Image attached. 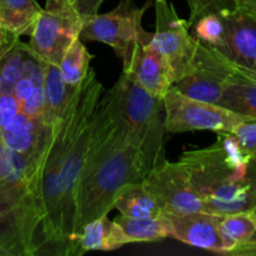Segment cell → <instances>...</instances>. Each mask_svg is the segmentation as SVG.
<instances>
[{"mask_svg":"<svg viewBox=\"0 0 256 256\" xmlns=\"http://www.w3.org/2000/svg\"><path fill=\"white\" fill-rule=\"evenodd\" d=\"M72 2H75V0H72Z\"/></svg>","mask_w":256,"mask_h":256,"instance_id":"33","label":"cell"},{"mask_svg":"<svg viewBox=\"0 0 256 256\" xmlns=\"http://www.w3.org/2000/svg\"><path fill=\"white\" fill-rule=\"evenodd\" d=\"M165 132H186L195 130L234 132L240 124L249 122L245 116L220 105L192 99L174 88L162 98Z\"/></svg>","mask_w":256,"mask_h":256,"instance_id":"7","label":"cell"},{"mask_svg":"<svg viewBox=\"0 0 256 256\" xmlns=\"http://www.w3.org/2000/svg\"><path fill=\"white\" fill-rule=\"evenodd\" d=\"M102 85L94 69L78 86L62 116L52 128L48 138L44 162L42 166V198L45 212V248L42 255L64 256L62 238L59 178L70 146L82 130L89 124L102 98Z\"/></svg>","mask_w":256,"mask_h":256,"instance_id":"3","label":"cell"},{"mask_svg":"<svg viewBox=\"0 0 256 256\" xmlns=\"http://www.w3.org/2000/svg\"><path fill=\"white\" fill-rule=\"evenodd\" d=\"M222 22V40L215 49L242 74L256 79V18L234 0H212Z\"/></svg>","mask_w":256,"mask_h":256,"instance_id":"8","label":"cell"},{"mask_svg":"<svg viewBox=\"0 0 256 256\" xmlns=\"http://www.w3.org/2000/svg\"><path fill=\"white\" fill-rule=\"evenodd\" d=\"M19 38L20 36H18V35L10 32L8 29H5L4 25L0 22V46H2V45L12 44V42H14L15 40L19 39Z\"/></svg>","mask_w":256,"mask_h":256,"instance_id":"28","label":"cell"},{"mask_svg":"<svg viewBox=\"0 0 256 256\" xmlns=\"http://www.w3.org/2000/svg\"><path fill=\"white\" fill-rule=\"evenodd\" d=\"M126 236L129 244L132 242H155L170 238V225L165 214L152 218L118 216L114 219Z\"/></svg>","mask_w":256,"mask_h":256,"instance_id":"21","label":"cell"},{"mask_svg":"<svg viewBox=\"0 0 256 256\" xmlns=\"http://www.w3.org/2000/svg\"><path fill=\"white\" fill-rule=\"evenodd\" d=\"M156 26L152 45L168 60L175 82L192 69L198 52V42L190 34L188 22L178 15L174 5L156 2ZM175 84V82H174Z\"/></svg>","mask_w":256,"mask_h":256,"instance_id":"9","label":"cell"},{"mask_svg":"<svg viewBox=\"0 0 256 256\" xmlns=\"http://www.w3.org/2000/svg\"><path fill=\"white\" fill-rule=\"evenodd\" d=\"M219 105L242 115L249 122H256V79L232 66L224 82Z\"/></svg>","mask_w":256,"mask_h":256,"instance_id":"18","label":"cell"},{"mask_svg":"<svg viewBox=\"0 0 256 256\" xmlns=\"http://www.w3.org/2000/svg\"><path fill=\"white\" fill-rule=\"evenodd\" d=\"M105 0H75L74 6L80 14L94 15L99 12L100 6Z\"/></svg>","mask_w":256,"mask_h":256,"instance_id":"27","label":"cell"},{"mask_svg":"<svg viewBox=\"0 0 256 256\" xmlns=\"http://www.w3.org/2000/svg\"><path fill=\"white\" fill-rule=\"evenodd\" d=\"M156 2H164V0H156Z\"/></svg>","mask_w":256,"mask_h":256,"instance_id":"32","label":"cell"},{"mask_svg":"<svg viewBox=\"0 0 256 256\" xmlns=\"http://www.w3.org/2000/svg\"><path fill=\"white\" fill-rule=\"evenodd\" d=\"M112 92L122 118L145 152L159 162L166 160L162 99L149 94L125 72L120 75Z\"/></svg>","mask_w":256,"mask_h":256,"instance_id":"5","label":"cell"},{"mask_svg":"<svg viewBox=\"0 0 256 256\" xmlns=\"http://www.w3.org/2000/svg\"><path fill=\"white\" fill-rule=\"evenodd\" d=\"M232 70V62L226 58L212 48L198 42V52L192 69L176 80L172 88L192 99L219 105L224 82Z\"/></svg>","mask_w":256,"mask_h":256,"instance_id":"11","label":"cell"},{"mask_svg":"<svg viewBox=\"0 0 256 256\" xmlns=\"http://www.w3.org/2000/svg\"><path fill=\"white\" fill-rule=\"evenodd\" d=\"M114 209L126 218H152L162 214V208L144 188V185H132L122 190L114 202Z\"/></svg>","mask_w":256,"mask_h":256,"instance_id":"22","label":"cell"},{"mask_svg":"<svg viewBox=\"0 0 256 256\" xmlns=\"http://www.w3.org/2000/svg\"><path fill=\"white\" fill-rule=\"evenodd\" d=\"M20 112V102L12 92L0 94V132L6 129Z\"/></svg>","mask_w":256,"mask_h":256,"instance_id":"26","label":"cell"},{"mask_svg":"<svg viewBox=\"0 0 256 256\" xmlns=\"http://www.w3.org/2000/svg\"><path fill=\"white\" fill-rule=\"evenodd\" d=\"M92 55L79 36L70 44L59 62L62 76L70 88H78L86 76Z\"/></svg>","mask_w":256,"mask_h":256,"instance_id":"23","label":"cell"},{"mask_svg":"<svg viewBox=\"0 0 256 256\" xmlns=\"http://www.w3.org/2000/svg\"><path fill=\"white\" fill-rule=\"evenodd\" d=\"M122 72L159 99L165 96L175 82L169 62L152 46V40L136 48L129 64L122 68Z\"/></svg>","mask_w":256,"mask_h":256,"instance_id":"13","label":"cell"},{"mask_svg":"<svg viewBox=\"0 0 256 256\" xmlns=\"http://www.w3.org/2000/svg\"><path fill=\"white\" fill-rule=\"evenodd\" d=\"M225 255L256 256V218L250 212L222 215Z\"/></svg>","mask_w":256,"mask_h":256,"instance_id":"17","label":"cell"},{"mask_svg":"<svg viewBox=\"0 0 256 256\" xmlns=\"http://www.w3.org/2000/svg\"><path fill=\"white\" fill-rule=\"evenodd\" d=\"M164 214L170 225V238L190 246L225 255L224 242L220 232L222 215L208 212Z\"/></svg>","mask_w":256,"mask_h":256,"instance_id":"12","label":"cell"},{"mask_svg":"<svg viewBox=\"0 0 256 256\" xmlns=\"http://www.w3.org/2000/svg\"><path fill=\"white\" fill-rule=\"evenodd\" d=\"M162 212L189 214L205 212L199 192L182 162L165 160L150 172L142 182Z\"/></svg>","mask_w":256,"mask_h":256,"instance_id":"10","label":"cell"},{"mask_svg":"<svg viewBox=\"0 0 256 256\" xmlns=\"http://www.w3.org/2000/svg\"><path fill=\"white\" fill-rule=\"evenodd\" d=\"M30 49L26 42L18 39L0 58V94H9L22 76Z\"/></svg>","mask_w":256,"mask_h":256,"instance_id":"24","label":"cell"},{"mask_svg":"<svg viewBox=\"0 0 256 256\" xmlns=\"http://www.w3.org/2000/svg\"><path fill=\"white\" fill-rule=\"evenodd\" d=\"M160 164L134 136L110 89L100 98L90 122V140L76 192L72 242L88 222L114 209L115 199L122 190L142 184Z\"/></svg>","mask_w":256,"mask_h":256,"instance_id":"1","label":"cell"},{"mask_svg":"<svg viewBox=\"0 0 256 256\" xmlns=\"http://www.w3.org/2000/svg\"><path fill=\"white\" fill-rule=\"evenodd\" d=\"M12 94L19 100L22 112H26L29 116L50 122L45 108L44 62L39 59L32 50L25 60L24 70L15 84Z\"/></svg>","mask_w":256,"mask_h":256,"instance_id":"14","label":"cell"},{"mask_svg":"<svg viewBox=\"0 0 256 256\" xmlns=\"http://www.w3.org/2000/svg\"><path fill=\"white\" fill-rule=\"evenodd\" d=\"M84 15L72 0H46L35 22L29 49L42 62L59 65L62 55L82 32Z\"/></svg>","mask_w":256,"mask_h":256,"instance_id":"6","label":"cell"},{"mask_svg":"<svg viewBox=\"0 0 256 256\" xmlns=\"http://www.w3.org/2000/svg\"><path fill=\"white\" fill-rule=\"evenodd\" d=\"M19 39H20V38H19ZM15 42H16V40H15ZM14 42H12V44L2 45V46H0V58H2V55H4V52H6V50H8V49H9V48H10V46H12V44H14Z\"/></svg>","mask_w":256,"mask_h":256,"instance_id":"30","label":"cell"},{"mask_svg":"<svg viewBox=\"0 0 256 256\" xmlns=\"http://www.w3.org/2000/svg\"><path fill=\"white\" fill-rule=\"evenodd\" d=\"M0 256H35L18 208L0 192Z\"/></svg>","mask_w":256,"mask_h":256,"instance_id":"16","label":"cell"},{"mask_svg":"<svg viewBox=\"0 0 256 256\" xmlns=\"http://www.w3.org/2000/svg\"><path fill=\"white\" fill-rule=\"evenodd\" d=\"M129 244L119 225L104 215L88 222L75 236L70 256H82L89 252H112Z\"/></svg>","mask_w":256,"mask_h":256,"instance_id":"15","label":"cell"},{"mask_svg":"<svg viewBox=\"0 0 256 256\" xmlns=\"http://www.w3.org/2000/svg\"><path fill=\"white\" fill-rule=\"evenodd\" d=\"M42 10L36 0H0V22L18 36H30Z\"/></svg>","mask_w":256,"mask_h":256,"instance_id":"20","label":"cell"},{"mask_svg":"<svg viewBox=\"0 0 256 256\" xmlns=\"http://www.w3.org/2000/svg\"><path fill=\"white\" fill-rule=\"evenodd\" d=\"M206 148L185 150L179 162L205 205L218 215L252 212L256 202V162L232 132H218Z\"/></svg>","mask_w":256,"mask_h":256,"instance_id":"2","label":"cell"},{"mask_svg":"<svg viewBox=\"0 0 256 256\" xmlns=\"http://www.w3.org/2000/svg\"><path fill=\"white\" fill-rule=\"evenodd\" d=\"M240 146L256 162V122H245L232 132Z\"/></svg>","mask_w":256,"mask_h":256,"instance_id":"25","label":"cell"},{"mask_svg":"<svg viewBox=\"0 0 256 256\" xmlns=\"http://www.w3.org/2000/svg\"><path fill=\"white\" fill-rule=\"evenodd\" d=\"M150 6V0L142 6H138L134 0H122L112 12L84 15L79 38L82 42L109 45L122 59V68L126 66L136 48L152 39V32L142 28V16Z\"/></svg>","mask_w":256,"mask_h":256,"instance_id":"4","label":"cell"},{"mask_svg":"<svg viewBox=\"0 0 256 256\" xmlns=\"http://www.w3.org/2000/svg\"><path fill=\"white\" fill-rule=\"evenodd\" d=\"M252 212V215H254V216L256 218V202H255L254 208H252V212Z\"/></svg>","mask_w":256,"mask_h":256,"instance_id":"31","label":"cell"},{"mask_svg":"<svg viewBox=\"0 0 256 256\" xmlns=\"http://www.w3.org/2000/svg\"><path fill=\"white\" fill-rule=\"evenodd\" d=\"M78 88H70L64 82L59 65L44 62V94L46 116L50 122H56L66 110Z\"/></svg>","mask_w":256,"mask_h":256,"instance_id":"19","label":"cell"},{"mask_svg":"<svg viewBox=\"0 0 256 256\" xmlns=\"http://www.w3.org/2000/svg\"><path fill=\"white\" fill-rule=\"evenodd\" d=\"M234 2L242 10L256 18V0H234Z\"/></svg>","mask_w":256,"mask_h":256,"instance_id":"29","label":"cell"}]
</instances>
